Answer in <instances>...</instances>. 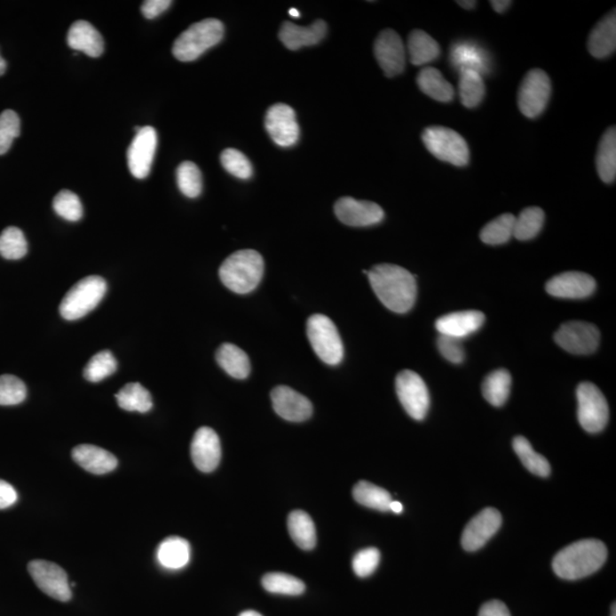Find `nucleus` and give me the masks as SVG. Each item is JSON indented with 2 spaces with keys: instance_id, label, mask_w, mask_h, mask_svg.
<instances>
[{
  "instance_id": "nucleus-36",
  "label": "nucleus",
  "mask_w": 616,
  "mask_h": 616,
  "mask_svg": "<svg viewBox=\"0 0 616 616\" xmlns=\"http://www.w3.org/2000/svg\"><path fill=\"white\" fill-rule=\"evenodd\" d=\"M484 94L486 86L482 75L474 70L460 71L459 95L463 106L470 109L478 107L483 101Z\"/></svg>"
},
{
  "instance_id": "nucleus-58",
  "label": "nucleus",
  "mask_w": 616,
  "mask_h": 616,
  "mask_svg": "<svg viewBox=\"0 0 616 616\" xmlns=\"http://www.w3.org/2000/svg\"><path fill=\"white\" fill-rule=\"evenodd\" d=\"M239 616H263V615L259 614L258 612H256V611H246V612H242V613L240 614Z\"/></svg>"
},
{
  "instance_id": "nucleus-38",
  "label": "nucleus",
  "mask_w": 616,
  "mask_h": 616,
  "mask_svg": "<svg viewBox=\"0 0 616 616\" xmlns=\"http://www.w3.org/2000/svg\"><path fill=\"white\" fill-rule=\"evenodd\" d=\"M515 218L513 214H503L486 224L479 234L482 241L490 246L503 245L509 241L514 237Z\"/></svg>"
},
{
  "instance_id": "nucleus-15",
  "label": "nucleus",
  "mask_w": 616,
  "mask_h": 616,
  "mask_svg": "<svg viewBox=\"0 0 616 616\" xmlns=\"http://www.w3.org/2000/svg\"><path fill=\"white\" fill-rule=\"evenodd\" d=\"M375 56L388 78L402 74L406 67V47L398 32L391 29L380 32L375 43Z\"/></svg>"
},
{
  "instance_id": "nucleus-1",
  "label": "nucleus",
  "mask_w": 616,
  "mask_h": 616,
  "mask_svg": "<svg viewBox=\"0 0 616 616\" xmlns=\"http://www.w3.org/2000/svg\"><path fill=\"white\" fill-rule=\"evenodd\" d=\"M379 301L395 313H407L417 299V282L409 271L391 264H380L367 272Z\"/></svg>"
},
{
  "instance_id": "nucleus-21",
  "label": "nucleus",
  "mask_w": 616,
  "mask_h": 616,
  "mask_svg": "<svg viewBox=\"0 0 616 616\" xmlns=\"http://www.w3.org/2000/svg\"><path fill=\"white\" fill-rule=\"evenodd\" d=\"M486 322V315L478 311L455 312L446 314L436 321L439 335L463 339L481 329Z\"/></svg>"
},
{
  "instance_id": "nucleus-55",
  "label": "nucleus",
  "mask_w": 616,
  "mask_h": 616,
  "mask_svg": "<svg viewBox=\"0 0 616 616\" xmlns=\"http://www.w3.org/2000/svg\"><path fill=\"white\" fill-rule=\"evenodd\" d=\"M457 4L462 8H466V10H471V8H474L478 3L474 2V0H470V2H462V0H459Z\"/></svg>"
},
{
  "instance_id": "nucleus-4",
  "label": "nucleus",
  "mask_w": 616,
  "mask_h": 616,
  "mask_svg": "<svg viewBox=\"0 0 616 616\" xmlns=\"http://www.w3.org/2000/svg\"><path fill=\"white\" fill-rule=\"evenodd\" d=\"M224 37V26L219 20L207 19L183 32L173 46V54L178 61H194L209 48L217 45Z\"/></svg>"
},
{
  "instance_id": "nucleus-35",
  "label": "nucleus",
  "mask_w": 616,
  "mask_h": 616,
  "mask_svg": "<svg viewBox=\"0 0 616 616\" xmlns=\"http://www.w3.org/2000/svg\"><path fill=\"white\" fill-rule=\"evenodd\" d=\"M452 62H454L455 67H458L460 71L462 70H474L478 72L479 75H483L486 72V59L484 51L479 50V48L473 43H455L454 48H452Z\"/></svg>"
},
{
  "instance_id": "nucleus-59",
  "label": "nucleus",
  "mask_w": 616,
  "mask_h": 616,
  "mask_svg": "<svg viewBox=\"0 0 616 616\" xmlns=\"http://www.w3.org/2000/svg\"><path fill=\"white\" fill-rule=\"evenodd\" d=\"M611 616H616V605L613 604V606H612V615Z\"/></svg>"
},
{
  "instance_id": "nucleus-45",
  "label": "nucleus",
  "mask_w": 616,
  "mask_h": 616,
  "mask_svg": "<svg viewBox=\"0 0 616 616\" xmlns=\"http://www.w3.org/2000/svg\"><path fill=\"white\" fill-rule=\"evenodd\" d=\"M27 398V387L12 375H0V406H16Z\"/></svg>"
},
{
  "instance_id": "nucleus-27",
  "label": "nucleus",
  "mask_w": 616,
  "mask_h": 616,
  "mask_svg": "<svg viewBox=\"0 0 616 616\" xmlns=\"http://www.w3.org/2000/svg\"><path fill=\"white\" fill-rule=\"evenodd\" d=\"M191 548L186 539L170 537L158 548V561L163 567L170 570H179L190 562Z\"/></svg>"
},
{
  "instance_id": "nucleus-3",
  "label": "nucleus",
  "mask_w": 616,
  "mask_h": 616,
  "mask_svg": "<svg viewBox=\"0 0 616 616\" xmlns=\"http://www.w3.org/2000/svg\"><path fill=\"white\" fill-rule=\"evenodd\" d=\"M264 259L256 250H239L222 264L219 278L223 285L235 294L254 291L262 281Z\"/></svg>"
},
{
  "instance_id": "nucleus-30",
  "label": "nucleus",
  "mask_w": 616,
  "mask_h": 616,
  "mask_svg": "<svg viewBox=\"0 0 616 616\" xmlns=\"http://www.w3.org/2000/svg\"><path fill=\"white\" fill-rule=\"evenodd\" d=\"M596 165L599 178L607 184L614 183L616 178V130L611 127L599 142Z\"/></svg>"
},
{
  "instance_id": "nucleus-46",
  "label": "nucleus",
  "mask_w": 616,
  "mask_h": 616,
  "mask_svg": "<svg viewBox=\"0 0 616 616\" xmlns=\"http://www.w3.org/2000/svg\"><path fill=\"white\" fill-rule=\"evenodd\" d=\"M221 162L224 170L240 179H248L253 175V166H251L249 159L239 150H224Z\"/></svg>"
},
{
  "instance_id": "nucleus-33",
  "label": "nucleus",
  "mask_w": 616,
  "mask_h": 616,
  "mask_svg": "<svg viewBox=\"0 0 616 616\" xmlns=\"http://www.w3.org/2000/svg\"><path fill=\"white\" fill-rule=\"evenodd\" d=\"M115 399L118 406L125 411L146 414L154 407L150 391L138 383H127L118 391Z\"/></svg>"
},
{
  "instance_id": "nucleus-42",
  "label": "nucleus",
  "mask_w": 616,
  "mask_h": 616,
  "mask_svg": "<svg viewBox=\"0 0 616 616\" xmlns=\"http://www.w3.org/2000/svg\"><path fill=\"white\" fill-rule=\"evenodd\" d=\"M117 370V359L110 351H102L95 354L87 363L83 370V377L88 382L99 383L110 377Z\"/></svg>"
},
{
  "instance_id": "nucleus-56",
  "label": "nucleus",
  "mask_w": 616,
  "mask_h": 616,
  "mask_svg": "<svg viewBox=\"0 0 616 616\" xmlns=\"http://www.w3.org/2000/svg\"><path fill=\"white\" fill-rule=\"evenodd\" d=\"M6 71V61L0 56V75L5 74Z\"/></svg>"
},
{
  "instance_id": "nucleus-16",
  "label": "nucleus",
  "mask_w": 616,
  "mask_h": 616,
  "mask_svg": "<svg viewBox=\"0 0 616 616\" xmlns=\"http://www.w3.org/2000/svg\"><path fill=\"white\" fill-rule=\"evenodd\" d=\"M335 214L340 222L354 227L375 225L385 217L383 208L377 203L351 197L340 198L335 203Z\"/></svg>"
},
{
  "instance_id": "nucleus-23",
  "label": "nucleus",
  "mask_w": 616,
  "mask_h": 616,
  "mask_svg": "<svg viewBox=\"0 0 616 616\" xmlns=\"http://www.w3.org/2000/svg\"><path fill=\"white\" fill-rule=\"evenodd\" d=\"M72 458L83 470L95 475L111 473L118 466V460L102 447L82 444L72 450Z\"/></svg>"
},
{
  "instance_id": "nucleus-44",
  "label": "nucleus",
  "mask_w": 616,
  "mask_h": 616,
  "mask_svg": "<svg viewBox=\"0 0 616 616\" xmlns=\"http://www.w3.org/2000/svg\"><path fill=\"white\" fill-rule=\"evenodd\" d=\"M55 213L67 221L78 222L83 217L82 201L77 194L69 190H63L56 194L53 201Z\"/></svg>"
},
{
  "instance_id": "nucleus-14",
  "label": "nucleus",
  "mask_w": 616,
  "mask_h": 616,
  "mask_svg": "<svg viewBox=\"0 0 616 616\" xmlns=\"http://www.w3.org/2000/svg\"><path fill=\"white\" fill-rule=\"evenodd\" d=\"M265 128L278 146L289 147L295 146L299 138V126L293 107L279 103L267 111Z\"/></svg>"
},
{
  "instance_id": "nucleus-39",
  "label": "nucleus",
  "mask_w": 616,
  "mask_h": 616,
  "mask_svg": "<svg viewBox=\"0 0 616 616\" xmlns=\"http://www.w3.org/2000/svg\"><path fill=\"white\" fill-rule=\"evenodd\" d=\"M545 223V213L541 208L529 207L515 218L514 237L521 241L537 237Z\"/></svg>"
},
{
  "instance_id": "nucleus-41",
  "label": "nucleus",
  "mask_w": 616,
  "mask_h": 616,
  "mask_svg": "<svg viewBox=\"0 0 616 616\" xmlns=\"http://www.w3.org/2000/svg\"><path fill=\"white\" fill-rule=\"evenodd\" d=\"M263 587L272 594L298 596L305 591V583L293 575L267 573L262 580Z\"/></svg>"
},
{
  "instance_id": "nucleus-47",
  "label": "nucleus",
  "mask_w": 616,
  "mask_h": 616,
  "mask_svg": "<svg viewBox=\"0 0 616 616\" xmlns=\"http://www.w3.org/2000/svg\"><path fill=\"white\" fill-rule=\"evenodd\" d=\"M21 131V122L14 111L6 110L0 115V155L11 149L14 139Z\"/></svg>"
},
{
  "instance_id": "nucleus-49",
  "label": "nucleus",
  "mask_w": 616,
  "mask_h": 616,
  "mask_svg": "<svg viewBox=\"0 0 616 616\" xmlns=\"http://www.w3.org/2000/svg\"><path fill=\"white\" fill-rule=\"evenodd\" d=\"M438 347L443 358L451 363L459 364L465 359V350H463L462 339L439 335Z\"/></svg>"
},
{
  "instance_id": "nucleus-28",
  "label": "nucleus",
  "mask_w": 616,
  "mask_h": 616,
  "mask_svg": "<svg viewBox=\"0 0 616 616\" xmlns=\"http://www.w3.org/2000/svg\"><path fill=\"white\" fill-rule=\"evenodd\" d=\"M407 51L414 66H425L438 58L441 48L427 32L414 30L407 38Z\"/></svg>"
},
{
  "instance_id": "nucleus-57",
  "label": "nucleus",
  "mask_w": 616,
  "mask_h": 616,
  "mask_svg": "<svg viewBox=\"0 0 616 616\" xmlns=\"http://www.w3.org/2000/svg\"><path fill=\"white\" fill-rule=\"evenodd\" d=\"M289 15L291 16V18L298 19L301 18V12L296 10V8H290Z\"/></svg>"
},
{
  "instance_id": "nucleus-5",
  "label": "nucleus",
  "mask_w": 616,
  "mask_h": 616,
  "mask_svg": "<svg viewBox=\"0 0 616 616\" xmlns=\"http://www.w3.org/2000/svg\"><path fill=\"white\" fill-rule=\"evenodd\" d=\"M106 294L107 282L103 278L93 275L80 280L64 296L59 313L67 321L82 319L101 303Z\"/></svg>"
},
{
  "instance_id": "nucleus-24",
  "label": "nucleus",
  "mask_w": 616,
  "mask_h": 616,
  "mask_svg": "<svg viewBox=\"0 0 616 616\" xmlns=\"http://www.w3.org/2000/svg\"><path fill=\"white\" fill-rule=\"evenodd\" d=\"M67 45L72 50L83 51L91 58H99L104 51V40L90 22L77 21L67 32Z\"/></svg>"
},
{
  "instance_id": "nucleus-37",
  "label": "nucleus",
  "mask_w": 616,
  "mask_h": 616,
  "mask_svg": "<svg viewBox=\"0 0 616 616\" xmlns=\"http://www.w3.org/2000/svg\"><path fill=\"white\" fill-rule=\"evenodd\" d=\"M513 447L516 454L521 459L523 465L532 474L540 478H548L550 475V463L543 455L537 454L532 447L531 443L523 436H516L513 441Z\"/></svg>"
},
{
  "instance_id": "nucleus-22",
  "label": "nucleus",
  "mask_w": 616,
  "mask_h": 616,
  "mask_svg": "<svg viewBox=\"0 0 616 616\" xmlns=\"http://www.w3.org/2000/svg\"><path fill=\"white\" fill-rule=\"evenodd\" d=\"M326 35L327 23L318 20L310 27H299L285 22L280 29L279 37L288 50L297 51L303 47L316 45Z\"/></svg>"
},
{
  "instance_id": "nucleus-32",
  "label": "nucleus",
  "mask_w": 616,
  "mask_h": 616,
  "mask_svg": "<svg viewBox=\"0 0 616 616\" xmlns=\"http://www.w3.org/2000/svg\"><path fill=\"white\" fill-rule=\"evenodd\" d=\"M511 375L506 369L491 372L484 380L482 391L484 399L494 407H502L509 398Z\"/></svg>"
},
{
  "instance_id": "nucleus-6",
  "label": "nucleus",
  "mask_w": 616,
  "mask_h": 616,
  "mask_svg": "<svg viewBox=\"0 0 616 616\" xmlns=\"http://www.w3.org/2000/svg\"><path fill=\"white\" fill-rule=\"evenodd\" d=\"M423 141L428 151L444 162L458 167L466 166L470 162V147L466 139L450 128L428 127L423 130Z\"/></svg>"
},
{
  "instance_id": "nucleus-10",
  "label": "nucleus",
  "mask_w": 616,
  "mask_h": 616,
  "mask_svg": "<svg viewBox=\"0 0 616 616\" xmlns=\"http://www.w3.org/2000/svg\"><path fill=\"white\" fill-rule=\"evenodd\" d=\"M396 393L404 410L415 420L425 419L430 410V391L423 379L415 371L404 370L396 377Z\"/></svg>"
},
{
  "instance_id": "nucleus-2",
  "label": "nucleus",
  "mask_w": 616,
  "mask_h": 616,
  "mask_svg": "<svg viewBox=\"0 0 616 616\" xmlns=\"http://www.w3.org/2000/svg\"><path fill=\"white\" fill-rule=\"evenodd\" d=\"M607 559V548L596 539L581 540L564 548L555 556L553 569L564 580L589 577L601 570Z\"/></svg>"
},
{
  "instance_id": "nucleus-7",
  "label": "nucleus",
  "mask_w": 616,
  "mask_h": 616,
  "mask_svg": "<svg viewBox=\"0 0 616 616\" xmlns=\"http://www.w3.org/2000/svg\"><path fill=\"white\" fill-rule=\"evenodd\" d=\"M307 337L315 354L329 366H337L344 359L343 340L337 327L323 314L312 315L307 321Z\"/></svg>"
},
{
  "instance_id": "nucleus-48",
  "label": "nucleus",
  "mask_w": 616,
  "mask_h": 616,
  "mask_svg": "<svg viewBox=\"0 0 616 616\" xmlns=\"http://www.w3.org/2000/svg\"><path fill=\"white\" fill-rule=\"evenodd\" d=\"M379 562L380 553L375 548H367V549L359 551L353 558L355 574L359 578L369 577L377 569Z\"/></svg>"
},
{
  "instance_id": "nucleus-52",
  "label": "nucleus",
  "mask_w": 616,
  "mask_h": 616,
  "mask_svg": "<svg viewBox=\"0 0 616 616\" xmlns=\"http://www.w3.org/2000/svg\"><path fill=\"white\" fill-rule=\"evenodd\" d=\"M478 616H511L508 607L500 601H490L481 607Z\"/></svg>"
},
{
  "instance_id": "nucleus-11",
  "label": "nucleus",
  "mask_w": 616,
  "mask_h": 616,
  "mask_svg": "<svg viewBox=\"0 0 616 616\" xmlns=\"http://www.w3.org/2000/svg\"><path fill=\"white\" fill-rule=\"evenodd\" d=\"M555 342L571 354L588 355L597 350L601 342V332L595 324L582 321L567 322L556 332Z\"/></svg>"
},
{
  "instance_id": "nucleus-40",
  "label": "nucleus",
  "mask_w": 616,
  "mask_h": 616,
  "mask_svg": "<svg viewBox=\"0 0 616 616\" xmlns=\"http://www.w3.org/2000/svg\"><path fill=\"white\" fill-rule=\"evenodd\" d=\"M28 253V242L23 232L11 226L0 234V255L8 261H18Z\"/></svg>"
},
{
  "instance_id": "nucleus-54",
  "label": "nucleus",
  "mask_w": 616,
  "mask_h": 616,
  "mask_svg": "<svg viewBox=\"0 0 616 616\" xmlns=\"http://www.w3.org/2000/svg\"><path fill=\"white\" fill-rule=\"evenodd\" d=\"M390 510L393 511L395 514H402L403 505L399 501H391L390 505Z\"/></svg>"
},
{
  "instance_id": "nucleus-25",
  "label": "nucleus",
  "mask_w": 616,
  "mask_h": 616,
  "mask_svg": "<svg viewBox=\"0 0 616 616\" xmlns=\"http://www.w3.org/2000/svg\"><path fill=\"white\" fill-rule=\"evenodd\" d=\"M616 48L615 11L602 20L591 31L588 39V50L596 59H605L614 53Z\"/></svg>"
},
{
  "instance_id": "nucleus-34",
  "label": "nucleus",
  "mask_w": 616,
  "mask_h": 616,
  "mask_svg": "<svg viewBox=\"0 0 616 616\" xmlns=\"http://www.w3.org/2000/svg\"><path fill=\"white\" fill-rule=\"evenodd\" d=\"M353 497L359 505L379 511H390L391 502L393 501L390 492L367 481L356 484Z\"/></svg>"
},
{
  "instance_id": "nucleus-9",
  "label": "nucleus",
  "mask_w": 616,
  "mask_h": 616,
  "mask_svg": "<svg viewBox=\"0 0 616 616\" xmlns=\"http://www.w3.org/2000/svg\"><path fill=\"white\" fill-rule=\"evenodd\" d=\"M551 94L550 79L545 71L527 72L518 91V107L527 118H537L546 110Z\"/></svg>"
},
{
  "instance_id": "nucleus-12",
  "label": "nucleus",
  "mask_w": 616,
  "mask_h": 616,
  "mask_svg": "<svg viewBox=\"0 0 616 616\" xmlns=\"http://www.w3.org/2000/svg\"><path fill=\"white\" fill-rule=\"evenodd\" d=\"M28 570L36 585L43 593L59 602H69L72 597L71 586L66 571L55 563L34 561Z\"/></svg>"
},
{
  "instance_id": "nucleus-51",
  "label": "nucleus",
  "mask_w": 616,
  "mask_h": 616,
  "mask_svg": "<svg viewBox=\"0 0 616 616\" xmlns=\"http://www.w3.org/2000/svg\"><path fill=\"white\" fill-rule=\"evenodd\" d=\"M18 500V494L10 483L0 479V509H6L13 506Z\"/></svg>"
},
{
  "instance_id": "nucleus-13",
  "label": "nucleus",
  "mask_w": 616,
  "mask_h": 616,
  "mask_svg": "<svg viewBox=\"0 0 616 616\" xmlns=\"http://www.w3.org/2000/svg\"><path fill=\"white\" fill-rule=\"evenodd\" d=\"M158 136L154 127H141L127 151L128 167L135 178L149 176L157 150Z\"/></svg>"
},
{
  "instance_id": "nucleus-18",
  "label": "nucleus",
  "mask_w": 616,
  "mask_h": 616,
  "mask_svg": "<svg viewBox=\"0 0 616 616\" xmlns=\"http://www.w3.org/2000/svg\"><path fill=\"white\" fill-rule=\"evenodd\" d=\"M191 457L194 466L202 473H211L218 467L222 458L221 441L209 427L195 431L191 444Z\"/></svg>"
},
{
  "instance_id": "nucleus-31",
  "label": "nucleus",
  "mask_w": 616,
  "mask_h": 616,
  "mask_svg": "<svg viewBox=\"0 0 616 616\" xmlns=\"http://www.w3.org/2000/svg\"><path fill=\"white\" fill-rule=\"evenodd\" d=\"M290 537L303 550H312L316 545V530L313 519L303 510H295L288 517Z\"/></svg>"
},
{
  "instance_id": "nucleus-29",
  "label": "nucleus",
  "mask_w": 616,
  "mask_h": 616,
  "mask_svg": "<svg viewBox=\"0 0 616 616\" xmlns=\"http://www.w3.org/2000/svg\"><path fill=\"white\" fill-rule=\"evenodd\" d=\"M417 83L420 90L436 101L447 103L454 99V88L435 67H425L419 72Z\"/></svg>"
},
{
  "instance_id": "nucleus-8",
  "label": "nucleus",
  "mask_w": 616,
  "mask_h": 616,
  "mask_svg": "<svg viewBox=\"0 0 616 616\" xmlns=\"http://www.w3.org/2000/svg\"><path fill=\"white\" fill-rule=\"evenodd\" d=\"M580 425L588 433H599L609 423L610 410L605 396L594 383H580L577 391Z\"/></svg>"
},
{
  "instance_id": "nucleus-17",
  "label": "nucleus",
  "mask_w": 616,
  "mask_h": 616,
  "mask_svg": "<svg viewBox=\"0 0 616 616\" xmlns=\"http://www.w3.org/2000/svg\"><path fill=\"white\" fill-rule=\"evenodd\" d=\"M502 524L501 514L495 508H486L475 516L463 530L462 545L467 551H476L497 533Z\"/></svg>"
},
{
  "instance_id": "nucleus-43",
  "label": "nucleus",
  "mask_w": 616,
  "mask_h": 616,
  "mask_svg": "<svg viewBox=\"0 0 616 616\" xmlns=\"http://www.w3.org/2000/svg\"><path fill=\"white\" fill-rule=\"evenodd\" d=\"M178 186L187 198H197L202 191V175L195 163L186 162L178 168Z\"/></svg>"
},
{
  "instance_id": "nucleus-50",
  "label": "nucleus",
  "mask_w": 616,
  "mask_h": 616,
  "mask_svg": "<svg viewBox=\"0 0 616 616\" xmlns=\"http://www.w3.org/2000/svg\"><path fill=\"white\" fill-rule=\"evenodd\" d=\"M171 4L173 2L170 0H146L141 7L142 14L149 20L158 18L171 6Z\"/></svg>"
},
{
  "instance_id": "nucleus-26",
  "label": "nucleus",
  "mask_w": 616,
  "mask_h": 616,
  "mask_svg": "<svg viewBox=\"0 0 616 616\" xmlns=\"http://www.w3.org/2000/svg\"><path fill=\"white\" fill-rule=\"evenodd\" d=\"M216 361L227 375L235 379H246L250 374V359L246 351L233 344H223L216 353Z\"/></svg>"
},
{
  "instance_id": "nucleus-19",
  "label": "nucleus",
  "mask_w": 616,
  "mask_h": 616,
  "mask_svg": "<svg viewBox=\"0 0 616 616\" xmlns=\"http://www.w3.org/2000/svg\"><path fill=\"white\" fill-rule=\"evenodd\" d=\"M272 404L280 417L291 423L306 422L313 414L310 399L287 386L275 387L271 393Z\"/></svg>"
},
{
  "instance_id": "nucleus-53",
  "label": "nucleus",
  "mask_w": 616,
  "mask_h": 616,
  "mask_svg": "<svg viewBox=\"0 0 616 616\" xmlns=\"http://www.w3.org/2000/svg\"><path fill=\"white\" fill-rule=\"evenodd\" d=\"M491 6L494 8L497 13H503V12H506L508 8L510 7L511 2H505V0H494V2H491Z\"/></svg>"
},
{
  "instance_id": "nucleus-20",
  "label": "nucleus",
  "mask_w": 616,
  "mask_h": 616,
  "mask_svg": "<svg viewBox=\"0 0 616 616\" xmlns=\"http://www.w3.org/2000/svg\"><path fill=\"white\" fill-rule=\"evenodd\" d=\"M595 289V279L582 272H565L556 275L546 286L548 294L564 299L587 298L594 294Z\"/></svg>"
}]
</instances>
